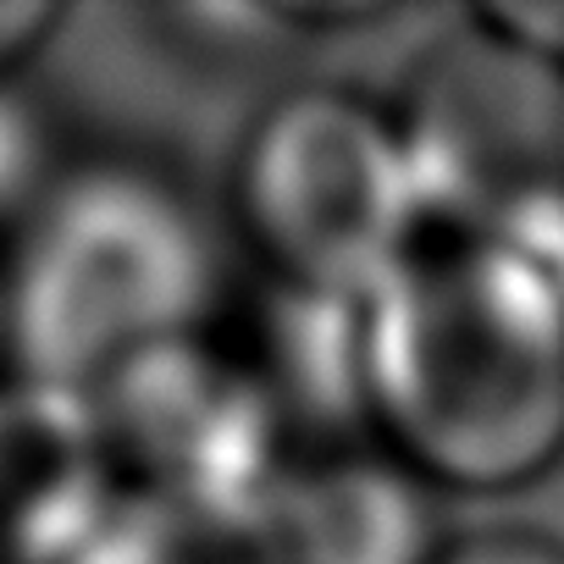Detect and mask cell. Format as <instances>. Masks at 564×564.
<instances>
[{
  "label": "cell",
  "instance_id": "277c9868",
  "mask_svg": "<svg viewBox=\"0 0 564 564\" xmlns=\"http://www.w3.org/2000/svg\"><path fill=\"white\" fill-rule=\"evenodd\" d=\"M393 117L432 232L509 243L564 276V62L481 12L454 18L404 73Z\"/></svg>",
  "mask_w": 564,
  "mask_h": 564
},
{
  "label": "cell",
  "instance_id": "9c48e42d",
  "mask_svg": "<svg viewBox=\"0 0 564 564\" xmlns=\"http://www.w3.org/2000/svg\"><path fill=\"white\" fill-rule=\"evenodd\" d=\"M51 183L56 172H51V133L40 122V106L18 84H0V221L18 227Z\"/></svg>",
  "mask_w": 564,
  "mask_h": 564
},
{
  "label": "cell",
  "instance_id": "7a4b0ae2",
  "mask_svg": "<svg viewBox=\"0 0 564 564\" xmlns=\"http://www.w3.org/2000/svg\"><path fill=\"white\" fill-rule=\"evenodd\" d=\"M221 243L161 166L100 155L56 172L0 265L12 377L89 393L177 338L210 333Z\"/></svg>",
  "mask_w": 564,
  "mask_h": 564
},
{
  "label": "cell",
  "instance_id": "30bf717a",
  "mask_svg": "<svg viewBox=\"0 0 564 564\" xmlns=\"http://www.w3.org/2000/svg\"><path fill=\"white\" fill-rule=\"evenodd\" d=\"M437 564H564V542L536 525H487L448 536Z\"/></svg>",
  "mask_w": 564,
  "mask_h": 564
},
{
  "label": "cell",
  "instance_id": "5b68a950",
  "mask_svg": "<svg viewBox=\"0 0 564 564\" xmlns=\"http://www.w3.org/2000/svg\"><path fill=\"white\" fill-rule=\"evenodd\" d=\"M106 454L122 487L265 498L300 454H289V404L265 360L216 333L177 338L89 388Z\"/></svg>",
  "mask_w": 564,
  "mask_h": 564
},
{
  "label": "cell",
  "instance_id": "7c38bea8",
  "mask_svg": "<svg viewBox=\"0 0 564 564\" xmlns=\"http://www.w3.org/2000/svg\"><path fill=\"white\" fill-rule=\"evenodd\" d=\"M0 360H7V322H0Z\"/></svg>",
  "mask_w": 564,
  "mask_h": 564
},
{
  "label": "cell",
  "instance_id": "8fae6325",
  "mask_svg": "<svg viewBox=\"0 0 564 564\" xmlns=\"http://www.w3.org/2000/svg\"><path fill=\"white\" fill-rule=\"evenodd\" d=\"M67 23L62 0H0V84H12Z\"/></svg>",
  "mask_w": 564,
  "mask_h": 564
},
{
  "label": "cell",
  "instance_id": "8992f818",
  "mask_svg": "<svg viewBox=\"0 0 564 564\" xmlns=\"http://www.w3.org/2000/svg\"><path fill=\"white\" fill-rule=\"evenodd\" d=\"M117 492L89 393L0 377V564H73Z\"/></svg>",
  "mask_w": 564,
  "mask_h": 564
},
{
  "label": "cell",
  "instance_id": "52a82bcc",
  "mask_svg": "<svg viewBox=\"0 0 564 564\" xmlns=\"http://www.w3.org/2000/svg\"><path fill=\"white\" fill-rule=\"evenodd\" d=\"M276 531L289 564H437L448 547L437 492L371 443L294 459L276 487Z\"/></svg>",
  "mask_w": 564,
  "mask_h": 564
},
{
  "label": "cell",
  "instance_id": "6da1fadb",
  "mask_svg": "<svg viewBox=\"0 0 564 564\" xmlns=\"http://www.w3.org/2000/svg\"><path fill=\"white\" fill-rule=\"evenodd\" d=\"M355 426L437 498H509L564 465V276L432 232L355 311Z\"/></svg>",
  "mask_w": 564,
  "mask_h": 564
},
{
  "label": "cell",
  "instance_id": "ba28073f",
  "mask_svg": "<svg viewBox=\"0 0 564 564\" xmlns=\"http://www.w3.org/2000/svg\"><path fill=\"white\" fill-rule=\"evenodd\" d=\"M73 564H289L276 531V492L221 498L122 487Z\"/></svg>",
  "mask_w": 564,
  "mask_h": 564
},
{
  "label": "cell",
  "instance_id": "3957f363",
  "mask_svg": "<svg viewBox=\"0 0 564 564\" xmlns=\"http://www.w3.org/2000/svg\"><path fill=\"white\" fill-rule=\"evenodd\" d=\"M227 221L282 305L360 311L432 238L393 117L355 84H294L238 133Z\"/></svg>",
  "mask_w": 564,
  "mask_h": 564
}]
</instances>
